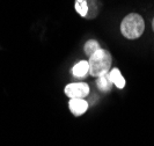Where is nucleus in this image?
Instances as JSON below:
<instances>
[{
    "instance_id": "obj_1",
    "label": "nucleus",
    "mask_w": 154,
    "mask_h": 146,
    "mask_svg": "<svg viewBox=\"0 0 154 146\" xmlns=\"http://www.w3.org/2000/svg\"><path fill=\"white\" fill-rule=\"evenodd\" d=\"M111 54L104 49H99L95 54L89 57V74L93 77H102L104 74H108L111 67Z\"/></svg>"
},
{
    "instance_id": "obj_2",
    "label": "nucleus",
    "mask_w": 154,
    "mask_h": 146,
    "mask_svg": "<svg viewBox=\"0 0 154 146\" xmlns=\"http://www.w3.org/2000/svg\"><path fill=\"white\" fill-rule=\"evenodd\" d=\"M145 30V21L137 13H130L121 23V31L124 37L129 39H139Z\"/></svg>"
},
{
    "instance_id": "obj_3",
    "label": "nucleus",
    "mask_w": 154,
    "mask_h": 146,
    "mask_svg": "<svg viewBox=\"0 0 154 146\" xmlns=\"http://www.w3.org/2000/svg\"><path fill=\"white\" fill-rule=\"evenodd\" d=\"M65 94L69 99H84L89 94V86L85 82L69 84L65 87Z\"/></svg>"
},
{
    "instance_id": "obj_4",
    "label": "nucleus",
    "mask_w": 154,
    "mask_h": 146,
    "mask_svg": "<svg viewBox=\"0 0 154 146\" xmlns=\"http://www.w3.org/2000/svg\"><path fill=\"white\" fill-rule=\"evenodd\" d=\"M69 108L71 113L74 116H81L88 109V103L84 99H71L69 103Z\"/></svg>"
},
{
    "instance_id": "obj_5",
    "label": "nucleus",
    "mask_w": 154,
    "mask_h": 146,
    "mask_svg": "<svg viewBox=\"0 0 154 146\" xmlns=\"http://www.w3.org/2000/svg\"><path fill=\"white\" fill-rule=\"evenodd\" d=\"M108 77L110 79V81L112 82V85L117 86V88H124L125 86V79L123 78L121 71L118 69H112L110 72L108 73Z\"/></svg>"
},
{
    "instance_id": "obj_6",
    "label": "nucleus",
    "mask_w": 154,
    "mask_h": 146,
    "mask_svg": "<svg viewBox=\"0 0 154 146\" xmlns=\"http://www.w3.org/2000/svg\"><path fill=\"white\" fill-rule=\"evenodd\" d=\"M88 72H89V64L86 61L77 63L72 69V73L75 78H84Z\"/></svg>"
},
{
    "instance_id": "obj_7",
    "label": "nucleus",
    "mask_w": 154,
    "mask_h": 146,
    "mask_svg": "<svg viewBox=\"0 0 154 146\" xmlns=\"http://www.w3.org/2000/svg\"><path fill=\"white\" fill-rule=\"evenodd\" d=\"M96 86L102 92H109L112 87V82L110 81L108 74H104L102 77H99L96 80Z\"/></svg>"
},
{
    "instance_id": "obj_8",
    "label": "nucleus",
    "mask_w": 154,
    "mask_h": 146,
    "mask_svg": "<svg viewBox=\"0 0 154 146\" xmlns=\"http://www.w3.org/2000/svg\"><path fill=\"white\" fill-rule=\"evenodd\" d=\"M99 49H100V44H99V42L95 41V39H89V41H87L85 44V48H84L85 54H87L88 57H91L93 54H95Z\"/></svg>"
},
{
    "instance_id": "obj_9",
    "label": "nucleus",
    "mask_w": 154,
    "mask_h": 146,
    "mask_svg": "<svg viewBox=\"0 0 154 146\" xmlns=\"http://www.w3.org/2000/svg\"><path fill=\"white\" fill-rule=\"evenodd\" d=\"M87 6H88V13L86 15V19H94L99 14V6L96 0H87Z\"/></svg>"
},
{
    "instance_id": "obj_10",
    "label": "nucleus",
    "mask_w": 154,
    "mask_h": 146,
    "mask_svg": "<svg viewBox=\"0 0 154 146\" xmlns=\"http://www.w3.org/2000/svg\"><path fill=\"white\" fill-rule=\"evenodd\" d=\"M75 11L80 16L86 17L88 13V6H87V0H75Z\"/></svg>"
},
{
    "instance_id": "obj_11",
    "label": "nucleus",
    "mask_w": 154,
    "mask_h": 146,
    "mask_svg": "<svg viewBox=\"0 0 154 146\" xmlns=\"http://www.w3.org/2000/svg\"><path fill=\"white\" fill-rule=\"evenodd\" d=\"M152 27H153V30H154V19H153V21H152Z\"/></svg>"
}]
</instances>
